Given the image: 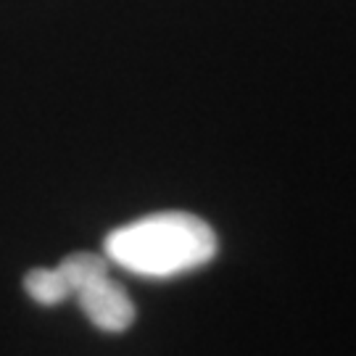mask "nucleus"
Returning a JSON list of instances; mask_svg holds the SVG:
<instances>
[{
    "instance_id": "nucleus-1",
    "label": "nucleus",
    "mask_w": 356,
    "mask_h": 356,
    "mask_svg": "<svg viewBox=\"0 0 356 356\" xmlns=\"http://www.w3.org/2000/svg\"><path fill=\"white\" fill-rule=\"evenodd\" d=\"M106 256L140 277H177L216 256V235L201 216L161 211L135 219L106 238Z\"/></svg>"
},
{
    "instance_id": "nucleus-2",
    "label": "nucleus",
    "mask_w": 356,
    "mask_h": 356,
    "mask_svg": "<svg viewBox=\"0 0 356 356\" xmlns=\"http://www.w3.org/2000/svg\"><path fill=\"white\" fill-rule=\"evenodd\" d=\"M69 296H74L85 317L103 332H124L135 319V304L111 277L108 259L98 254H69L58 264Z\"/></svg>"
},
{
    "instance_id": "nucleus-3",
    "label": "nucleus",
    "mask_w": 356,
    "mask_h": 356,
    "mask_svg": "<svg viewBox=\"0 0 356 356\" xmlns=\"http://www.w3.org/2000/svg\"><path fill=\"white\" fill-rule=\"evenodd\" d=\"M24 291L42 306H56L69 298V288H66L64 277L58 267L56 269H32L24 277Z\"/></svg>"
}]
</instances>
